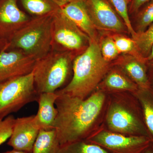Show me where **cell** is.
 Masks as SVG:
<instances>
[{
	"mask_svg": "<svg viewBox=\"0 0 153 153\" xmlns=\"http://www.w3.org/2000/svg\"><path fill=\"white\" fill-rule=\"evenodd\" d=\"M55 129L60 146L82 140L100 113L105 96L97 92L84 99L56 91Z\"/></svg>",
	"mask_w": 153,
	"mask_h": 153,
	"instance_id": "1",
	"label": "cell"
},
{
	"mask_svg": "<svg viewBox=\"0 0 153 153\" xmlns=\"http://www.w3.org/2000/svg\"><path fill=\"white\" fill-rule=\"evenodd\" d=\"M108 67V62L102 57L100 45L96 40L90 39L87 48L73 60L71 81L57 91L86 98L101 81Z\"/></svg>",
	"mask_w": 153,
	"mask_h": 153,
	"instance_id": "2",
	"label": "cell"
},
{
	"mask_svg": "<svg viewBox=\"0 0 153 153\" xmlns=\"http://www.w3.org/2000/svg\"><path fill=\"white\" fill-rule=\"evenodd\" d=\"M53 13L30 19L8 42L7 50L19 49L36 60L47 55L52 50Z\"/></svg>",
	"mask_w": 153,
	"mask_h": 153,
	"instance_id": "3",
	"label": "cell"
},
{
	"mask_svg": "<svg viewBox=\"0 0 153 153\" xmlns=\"http://www.w3.org/2000/svg\"><path fill=\"white\" fill-rule=\"evenodd\" d=\"M72 52L52 50L36 61L32 71L38 94L55 92L66 82L70 73Z\"/></svg>",
	"mask_w": 153,
	"mask_h": 153,
	"instance_id": "4",
	"label": "cell"
},
{
	"mask_svg": "<svg viewBox=\"0 0 153 153\" xmlns=\"http://www.w3.org/2000/svg\"><path fill=\"white\" fill-rule=\"evenodd\" d=\"M38 95L32 72L0 82V120L37 101Z\"/></svg>",
	"mask_w": 153,
	"mask_h": 153,
	"instance_id": "5",
	"label": "cell"
},
{
	"mask_svg": "<svg viewBox=\"0 0 153 153\" xmlns=\"http://www.w3.org/2000/svg\"><path fill=\"white\" fill-rule=\"evenodd\" d=\"M60 8L53 14L52 50L73 52L85 49L90 38L63 13Z\"/></svg>",
	"mask_w": 153,
	"mask_h": 153,
	"instance_id": "6",
	"label": "cell"
},
{
	"mask_svg": "<svg viewBox=\"0 0 153 153\" xmlns=\"http://www.w3.org/2000/svg\"><path fill=\"white\" fill-rule=\"evenodd\" d=\"M36 61L19 49L0 51V82L30 74Z\"/></svg>",
	"mask_w": 153,
	"mask_h": 153,
	"instance_id": "7",
	"label": "cell"
},
{
	"mask_svg": "<svg viewBox=\"0 0 153 153\" xmlns=\"http://www.w3.org/2000/svg\"><path fill=\"white\" fill-rule=\"evenodd\" d=\"M85 2L95 28L117 33L124 32L127 30L108 0H85Z\"/></svg>",
	"mask_w": 153,
	"mask_h": 153,
	"instance_id": "8",
	"label": "cell"
},
{
	"mask_svg": "<svg viewBox=\"0 0 153 153\" xmlns=\"http://www.w3.org/2000/svg\"><path fill=\"white\" fill-rule=\"evenodd\" d=\"M107 121L109 128L114 131L149 137L144 119L129 112L120 105H114L111 107Z\"/></svg>",
	"mask_w": 153,
	"mask_h": 153,
	"instance_id": "9",
	"label": "cell"
},
{
	"mask_svg": "<svg viewBox=\"0 0 153 153\" xmlns=\"http://www.w3.org/2000/svg\"><path fill=\"white\" fill-rule=\"evenodd\" d=\"M40 131L35 115L18 118L15 121L13 133L7 145L13 149L32 153Z\"/></svg>",
	"mask_w": 153,
	"mask_h": 153,
	"instance_id": "10",
	"label": "cell"
},
{
	"mask_svg": "<svg viewBox=\"0 0 153 153\" xmlns=\"http://www.w3.org/2000/svg\"><path fill=\"white\" fill-rule=\"evenodd\" d=\"M30 19L19 8L17 0H1L0 1V39L8 42Z\"/></svg>",
	"mask_w": 153,
	"mask_h": 153,
	"instance_id": "11",
	"label": "cell"
},
{
	"mask_svg": "<svg viewBox=\"0 0 153 153\" xmlns=\"http://www.w3.org/2000/svg\"><path fill=\"white\" fill-rule=\"evenodd\" d=\"M92 141L111 149L134 148L144 151L152 142L149 137L145 136L126 137L107 131H102L92 138Z\"/></svg>",
	"mask_w": 153,
	"mask_h": 153,
	"instance_id": "12",
	"label": "cell"
},
{
	"mask_svg": "<svg viewBox=\"0 0 153 153\" xmlns=\"http://www.w3.org/2000/svg\"><path fill=\"white\" fill-rule=\"evenodd\" d=\"M60 10L88 38L96 40L95 27L88 12L85 0H76L62 6Z\"/></svg>",
	"mask_w": 153,
	"mask_h": 153,
	"instance_id": "13",
	"label": "cell"
},
{
	"mask_svg": "<svg viewBox=\"0 0 153 153\" xmlns=\"http://www.w3.org/2000/svg\"><path fill=\"white\" fill-rule=\"evenodd\" d=\"M58 94L55 92H45L38 95L37 102L38 109L35 115L36 123L40 130H50L55 129L57 110L55 101Z\"/></svg>",
	"mask_w": 153,
	"mask_h": 153,
	"instance_id": "14",
	"label": "cell"
},
{
	"mask_svg": "<svg viewBox=\"0 0 153 153\" xmlns=\"http://www.w3.org/2000/svg\"><path fill=\"white\" fill-rule=\"evenodd\" d=\"M146 59L135 56L126 57L122 63L125 71L136 82L140 88H149Z\"/></svg>",
	"mask_w": 153,
	"mask_h": 153,
	"instance_id": "15",
	"label": "cell"
},
{
	"mask_svg": "<svg viewBox=\"0 0 153 153\" xmlns=\"http://www.w3.org/2000/svg\"><path fill=\"white\" fill-rule=\"evenodd\" d=\"M60 146L55 129L40 130L32 153H57Z\"/></svg>",
	"mask_w": 153,
	"mask_h": 153,
	"instance_id": "16",
	"label": "cell"
},
{
	"mask_svg": "<svg viewBox=\"0 0 153 153\" xmlns=\"http://www.w3.org/2000/svg\"><path fill=\"white\" fill-rule=\"evenodd\" d=\"M137 95L142 110L145 125L153 143V91L150 87L140 88Z\"/></svg>",
	"mask_w": 153,
	"mask_h": 153,
	"instance_id": "17",
	"label": "cell"
},
{
	"mask_svg": "<svg viewBox=\"0 0 153 153\" xmlns=\"http://www.w3.org/2000/svg\"><path fill=\"white\" fill-rule=\"evenodd\" d=\"M21 1L25 10L36 17L53 13L61 7L55 0H21Z\"/></svg>",
	"mask_w": 153,
	"mask_h": 153,
	"instance_id": "18",
	"label": "cell"
},
{
	"mask_svg": "<svg viewBox=\"0 0 153 153\" xmlns=\"http://www.w3.org/2000/svg\"><path fill=\"white\" fill-rule=\"evenodd\" d=\"M133 40L139 54L146 59L153 46V22L143 32L137 33Z\"/></svg>",
	"mask_w": 153,
	"mask_h": 153,
	"instance_id": "19",
	"label": "cell"
},
{
	"mask_svg": "<svg viewBox=\"0 0 153 153\" xmlns=\"http://www.w3.org/2000/svg\"><path fill=\"white\" fill-rule=\"evenodd\" d=\"M57 153H109L97 145L82 140L60 146Z\"/></svg>",
	"mask_w": 153,
	"mask_h": 153,
	"instance_id": "20",
	"label": "cell"
},
{
	"mask_svg": "<svg viewBox=\"0 0 153 153\" xmlns=\"http://www.w3.org/2000/svg\"><path fill=\"white\" fill-rule=\"evenodd\" d=\"M136 14L135 31L137 34L143 32L153 22V0L145 4Z\"/></svg>",
	"mask_w": 153,
	"mask_h": 153,
	"instance_id": "21",
	"label": "cell"
},
{
	"mask_svg": "<svg viewBox=\"0 0 153 153\" xmlns=\"http://www.w3.org/2000/svg\"><path fill=\"white\" fill-rule=\"evenodd\" d=\"M105 85L109 88L117 90L136 91L138 86L134 82L130 81L120 73L112 72L106 77Z\"/></svg>",
	"mask_w": 153,
	"mask_h": 153,
	"instance_id": "22",
	"label": "cell"
},
{
	"mask_svg": "<svg viewBox=\"0 0 153 153\" xmlns=\"http://www.w3.org/2000/svg\"><path fill=\"white\" fill-rule=\"evenodd\" d=\"M113 6L118 15L123 19L124 24L127 28L128 32L132 37L135 38L137 33L134 29L130 20L128 15V4L129 0H109Z\"/></svg>",
	"mask_w": 153,
	"mask_h": 153,
	"instance_id": "23",
	"label": "cell"
},
{
	"mask_svg": "<svg viewBox=\"0 0 153 153\" xmlns=\"http://www.w3.org/2000/svg\"><path fill=\"white\" fill-rule=\"evenodd\" d=\"M116 47L119 53H133L135 57L142 59L143 58L137 51L135 44L133 39L123 36H116L113 38Z\"/></svg>",
	"mask_w": 153,
	"mask_h": 153,
	"instance_id": "24",
	"label": "cell"
},
{
	"mask_svg": "<svg viewBox=\"0 0 153 153\" xmlns=\"http://www.w3.org/2000/svg\"><path fill=\"white\" fill-rule=\"evenodd\" d=\"M16 119L13 116L10 114L0 120V146L10 138Z\"/></svg>",
	"mask_w": 153,
	"mask_h": 153,
	"instance_id": "25",
	"label": "cell"
},
{
	"mask_svg": "<svg viewBox=\"0 0 153 153\" xmlns=\"http://www.w3.org/2000/svg\"><path fill=\"white\" fill-rule=\"evenodd\" d=\"M100 47L102 57L107 62L113 60L119 54L113 38H105Z\"/></svg>",
	"mask_w": 153,
	"mask_h": 153,
	"instance_id": "26",
	"label": "cell"
},
{
	"mask_svg": "<svg viewBox=\"0 0 153 153\" xmlns=\"http://www.w3.org/2000/svg\"><path fill=\"white\" fill-rule=\"evenodd\" d=\"M151 0H131L130 11V13H136L143 6Z\"/></svg>",
	"mask_w": 153,
	"mask_h": 153,
	"instance_id": "27",
	"label": "cell"
},
{
	"mask_svg": "<svg viewBox=\"0 0 153 153\" xmlns=\"http://www.w3.org/2000/svg\"><path fill=\"white\" fill-rule=\"evenodd\" d=\"M148 63L150 65L151 70L150 72L149 75H148L149 87L153 91V60L147 61Z\"/></svg>",
	"mask_w": 153,
	"mask_h": 153,
	"instance_id": "28",
	"label": "cell"
},
{
	"mask_svg": "<svg viewBox=\"0 0 153 153\" xmlns=\"http://www.w3.org/2000/svg\"><path fill=\"white\" fill-rule=\"evenodd\" d=\"M74 1H76V0H55V1L60 7Z\"/></svg>",
	"mask_w": 153,
	"mask_h": 153,
	"instance_id": "29",
	"label": "cell"
},
{
	"mask_svg": "<svg viewBox=\"0 0 153 153\" xmlns=\"http://www.w3.org/2000/svg\"><path fill=\"white\" fill-rule=\"evenodd\" d=\"M8 42L0 39V51L2 50H7Z\"/></svg>",
	"mask_w": 153,
	"mask_h": 153,
	"instance_id": "30",
	"label": "cell"
},
{
	"mask_svg": "<svg viewBox=\"0 0 153 153\" xmlns=\"http://www.w3.org/2000/svg\"><path fill=\"white\" fill-rule=\"evenodd\" d=\"M152 143L142 153H153V145H152Z\"/></svg>",
	"mask_w": 153,
	"mask_h": 153,
	"instance_id": "31",
	"label": "cell"
},
{
	"mask_svg": "<svg viewBox=\"0 0 153 153\" xmlns=\"http://www.w3.org/2000/svg\"><path fill=\"white\" fill-rule=\"evenodd\" d=\"M147 61H150L153 60V46L151 49L150 53L148 57L146 58Z\"/></svg>",
	"mask_w": 153,
	"mask_h": 153,
	"instance_id": "32",
	"label": "cell"
},
{
	"mask_svg": "<svg viewBox=\"0 0 153 153\" xmlns=\"http://www.w3.org/2000/svg\"><path fill=\"white\" fill-rule=\"evenodd\" d=\"M2 153H26L24 152H22V151L17 150L13 149L12 150L7 151V152H4Z\"/></svg>",
	"mask_w": 153,
	"mask_h": 153,
	"instance_id": "33",
	"label": "cell"
}]
</instances>
